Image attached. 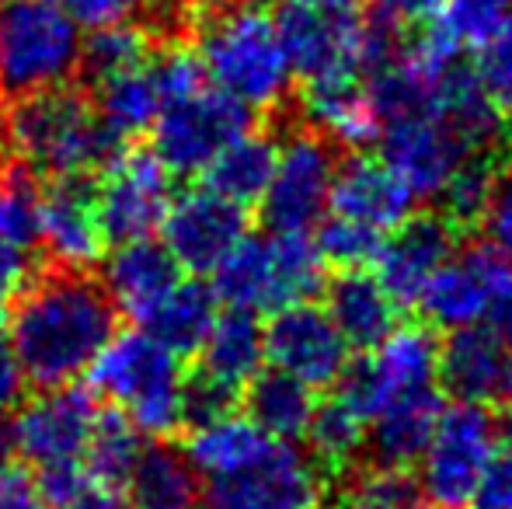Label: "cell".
Masks as SVG:
<instances>
[{
    "label": "cell",
    "instance_id": "obj_1",
    "mask_svg": "<svg viewBox=\"0 0 512 509\" xmlns=\"http://www.w3.org/2000/svg\"><path fill=\"white\" fill-rule=\"evenodd\" d=\"M115 332V307L88 272L60 269L32 279L11 307V346L28 384L56 387L84 377Z\"/></svg>",
    "mask_w": 512,
    "mask_h": 509
},
{
    "label": "cell",
    "instance_id": "obj_2",
    "mask_svg": "<svg viewBox=\"0 0 512 509\" xmlns=\"http://www.w3.org/2000/svg\"><path fill=\"white\" fill-rule=\"evenodd\" d=\"M196 56L206 81L248 112L279 109L293 88L276 14L258 0L209 4L199 18Z\"/></svg>",
    "mask_w": 512,
    "mask_h": 509
},
{
    "label": "cell",
    "instance_id": "obj_3",
    "mask_svg": "<svg viewBox=\"0 0 512 509\" xmlns=\"http://www.w3.org/2000/svg\"><path fill=\"white\" fill-rule=\"evenodd\" d=\"M4 140L21 168L53 182L84 178L119 150L95 105L67 84L14 98L4 119Z\"/></svg>",
    "mask_w": 512,
    "mask_h": 509
},
{
    "label": "cell",
    "instance_id": "obj_4",
    "mask_svg": "<svg viewBox=\"0 0 512 509\" xmlns=\"http://www.w3.org/2000/svg\"><path fill=\"white\" fill-rule=\"evenodd\" d=\"M91 394H102L143 436H171L185 426V363L147 328L112 332L84 370Z\"/></svg>",
    "mask_w": 512,
    "mask_h": 509
},
{
    "label": "cell",
    "instance_id": "obj_5",
    "mask_svg": "<svg viewBox=\"0 0 512 509\" xmlns=\"http://www.w3.org/2000/svg\"><path fill=\"white\" fill-rule=\"evenodd\" d=\"M324 262L307 231L244 234L209 276L220 304L251 314H272L286 304L314 300L324 290Z\"/></svg>",
    "mask_w": 512,
    "mask_h": 509
},
{
    "label": "cell",
    "instance_id": "obj_6",
    "mask_svg": "<svg viewBox=\"0 0 512 509\" xmlns=\"http://www.w3.org/2000/svg\"><path fill=\"white\" fill-rule=\"evenodd\" d=\"M276 28L293 77H304V81L324 74L366 77L401 49L398 25L384 18H359L352 4L286 0V7L276 14Z\"/></svg>",
    "mask_w": 512,
    "mask_h": 509
},
{
    "label": "cell",
    "instance_id": "obj_7",
    "mask_svg": "<svg viewBox=\"0 0 512 509\" xmlns=\"http://www.w3.org/2000/svg\"><path fill=\"white\" fill-rule=\"evenodd\" d=\"M84 28L60 0H4L0 7V88L21 98L60 88L81 67Z\"/></svg>",
    "mask_w": 512,
    "mask_h": 509
},
{
    "label": "cell",
    "instance_id": "obj_8",
    "mask_svg": "<svg viewBox=\"0 0 512 509\" xmlns=\"http://www.w3.org/2000/svg\"><path fill=\"white\" fill-rule=\"evenodd\" d=\"M502 443V426L495 422L492 408L474 405V401H457V405L439 412L432 436L425 443L422 457V482L429 503L439 509L467 506L474 485L481 482L485 468L495 461Z\"/></svg>",
    "mask_w": 512,
    "mask_h": 509
},
{
    "label": "cell",
    "instance_id": "obj_9",
    "mask_svg": "<svg viewBox=\"0 0 512 509\" xmlns=\"http://www.w3.org/2000/svg\"><path fill=\"white\" fill-rule=\"evenodd\" d=\"M251 126V112L213 84L178 95L161 105L154 133V154L171 175H203L206 164Z\"/></svg>",
    "mask_w": 512,
    "mask_h": 509
},
{
    "label": "cell",
    "instance_id": "obj_10",
    "mask_svg": "<svg viewBox=\"0 0 512 509\" xmlns=\"http://www.w3.org/2000/svg\"><path fill=\"white\" fill-rule=\"evenodd\" d=\"M324 475L314 457L283 440L230 475L209 478L199 509H321Z\"/></svg>",
    "mask_w": 512,
    "mask_h": 509
},
{
    "label": "cell",
    "instance_id": "obj_11",
    "mask_svg": "<svg viewBox=\"0 0 512 509\" xmlns=\"http://www.w3.org/2000/svg\"><path fill=\"white\" fill-rule=\"evenodd\" d=\"M439 381V339L425 325H394L387 339L366 349L363 360H349L338 394L363 419L401 394L436 387Z\"/></svg>",
    "mask_w": 512,
    "mask_h": 509
},
{
    "label": "cell",
    "instance_id": "obj_12",
    "mask_svg": "<svg viewBox=\"0 0 512 509\" xmlns=\"http://www.w3.org/2000/svg\"><path fill=\"white\" fill-rule=\"evenodd\" d=\"M11 422L14 454H21L35 471L49 464H84V450L102 415L95 394L74 384L39 387L28 401H18Z\"/></svg>",
    "mask_w": 512,
    "mask_h": 509
},
{
    "label": "cell",
    "instance_id": "obj_13",
    "mask_svg": "<svg viewBox=\"0 0 512 509\" xmlns=\"http://www.w3.org/2000/svg\"><path fill=\"white\" fill-rule=\"evenodd\" d=\"M171 171L154 150H115L102 164L95 206L108 241L154 238L171 203Z\"/></svg>",
    "mask_w": 512,
    "mask_h": 509
},
{
    "label": "cell",
    "instance_id": "obj_14",
    "mask_svg": "<svg viewBox=\"0 0 512 509\" xmlns=\"http://www.w3.org/2000/svg\"><path fill=\"white\" fill-rule=\"evenodd\" d=\"M338 157L321 133H293L279 143L276 171L258 199L269 231H314L328 213Z\"/></svg>",
    "mask_w": 512,
    "mask_h": 509
},
{
    "label": "cell",
    "instance_id": "obj_15",
    "mask_svg": "<svg viewBox=\"0 0 512 509\" xmlns=\"http://www.w3.org/2000/svg\"><path fill=\"white\" fill-rule=\"evenodd\" d=\"M265 328V363L297 377L310 391H324L342 381L352 360L349 342L335 328L324 304L300 300L272 311Z\"/></svg>",
    "mask_w": 512,
    "mask_h": 509
},
{
    "label": "cell",
    "instance_id": "obj_16",
    "mask_svg": "<svg viewBox=\"0 0 512 509\" xmlns=\"http://www.w3.org/2000/svg\"><path fill=\"white\" fill-rule=\"evenodd\" d=\"M377 143L380 157L398 171L401 182L415 192V199L439 196L446 178L474 154L467 136L432 109L387 119L380 126Z\"/></svg>",
    "mask_w": 512,
    "mask_h": 509
},
{
    "label": "cell",
    "instance_id": "obj_17",
    "mask_svg": "<svg viewBox=\"0 0 512 509\" xmlns=\"http://www.w3.org/2000/svg\"><path fill=\"white\" fill-rule=\"evenodd\" d=\"M161 234L164 248L182 265V272L209 276L220 258L248 234V213L244 206L223 199L220 192L199 185V189H185L182 196H171Z\"/></svg>",
    "mask_w": 512,
    "mask_h": 509
},
{
    "label": "cell",
    "instance_id": "obj_18",
    "mask_svg": "<svg viewBox=\"0 0 512 509\" xmlns=\"http://www.w3.org/2000/svg\"><path fill=\"white\" fill-rule=\"evenodd\" d=\"M457 252V227L443 213H411L384 234L373 258V276L387 286L398 307H418L429 279Z\"/></svg>",
    "mask_w": 512,
    "mask_h": 509
},
{
    "label": "cell",
    "instance_id": "obj_19",
    "mask_svg": "<svg viewBox=\"0 0 512 509\" xmlns=\"http://www.w3.org/2000/svg\"><path fill=\"white\" fill-rule=\"evenodd\" d=\"M35 241H42L46 255L60 269H95L108 248L102 217L95 206V189L84 185L81 178H56L46 192H39Z\"/></svg>",
    "mask_w": 512,
    "mask_h": 509
},
{
    "label": "cell",
    "instance_id": "obj_20",
    "mask_svg": "<svg viewBox=\"0 0 512 509\" xmlns=\"http://www.w3.org/2000/svg\"><path fill=\"white\" fill-rule=\"evenodd\" d=\"M439 381L457 401L512 408V339L485 321L453 328L439 346Z\"/></svg>",
    "mask_w": 512,
    "mask_h": 509
},
{
    "label": "cell",
    "instance_id": "obj_21",
    "mask_svg": "<svg viewBox=\"0 0 512 509\" xmlns=\"http://www.w3.org/2000/svg\"><path fill=\"white\" fill-rule=\"evenodd\" d=\"M328 213L387 234L415 213V192L401 182V175L384 157L352 154L335 168Z\"/></svg>",
    "mask_w": 512,
    "mask_h": 509
},
{
    "label": "cell",
    "instance_id": "obj_22",
    "mask_svg": "<svg viewBox=\"0 0 512 509\" xmlns=\"http://www.w3.org/2000/svg\"><path fill=\"white\" fill-rule=\"evenodd\" d=\"M182 265L171 258L164 241L136 238L119 241L112 255H105L102 286L112 300L115 314H126L136 325L150 318L157 304L168 297L182 279Z\"/></svg>",
    "mask_w": 512,
    "mask_h": 509
},
{
    "label": "cell",
    "instance_id": "obj_23",
    "mask_svg": "<svg viewBox=\"0 0 512 509\" xmlns=\"http://www.w3.org/2000/svg\"><path fill=\"white\" fill-rule=\"evenodd\" d=\"M502 262L492 248H464L446 258V265L429 279V286L418 297V307L429 314L436 328H467L485 321L492 283L499 276Z\"/></svg>",
    "mask_w": 512,
    "mask_h": 509
},
{
    "label": "cell",
    "instance_id": "obj_24",
    "mask_svg": "<svg viewBox=\"0 0 512 509\" xmlns=\"http://www.w3.org/2000/svg\"><path fill=\"white\" fill-rule=\"evenodd\" d=\"M304 112L310 126L331 143L363 150L377 143L380 116L370 102L363 74H324L310 77L304 88Z\"/></svg>",
    "mask_w": 512,
    "mask_h": 509
},
{
    "label": "cell",
    "instance_id": "obj_25",
    "mask_svg": "<svg viewBox=\"0 0 512 509\" xmlns=\"http://www.w3.org/2000/svg\"><path fill=\"white\" fill-rule=\"evenodd\" d=\"M324 311L352 353H366L391 335L401 307L370 269H342L331 283H324Z\"/></svg>",
    "mask_w": 512,
    "mask_h": 509
},
{
    "label": "cell",
    "instance_id": "obj_26",
    "mask_svg": "<svg viewBox=\"0 0 512 509\" xmlns=\"http://www.w3.org/2000/svg\"><path fill=\"white\" fill-rule=\"evenodd\" d=\"M439 412H443V398L436 387L391 398L366 419V447L373 450L377 464L411 468L422 457Z\"/></svg>",
    "mask_w": 512,
    "mask_h": 509
},
{
    "label": "cell",
    "instance_id": "obj_27",
    "mask_svg": "<svg viewBox=\"0 0 512 509\" xmlns=\"http://www.w3.org/2000/svg\"><path fill=\"white\" fill-rule=\"evenodd\" d=\"M126 509H199L203 482L182 447H171L157 436L143 443L133 471L122 482Z\"/></svg>",
    "mask_w": 512,
    "mask_h": 509
},
{
    "label": "cell",
    "instance_id": "obj_28",
    "mask_svg": "<svg viewBox=\"0 0 512 509\" xmlns=\"http://www.w3.org/2000/svg\"><path fill=\"white\" fill-rule=\"evenodd\" d=\"M199 360H203L199 374L244 391L251 377L265 370V328L258 314L237 311V307L216 314L213 328L199 346Z\"/></svg>",
    "mask_w": 512,
    "mask_h": 509
},
{
    "label": "cell",
    "instance_id": "obj_29",
    "mask_svg": "<svg viewBox=\"0 0 512 509\" xmlns=\"http://www.w3.org/2000/svg\"><path fill=\"white\" fill-rule=\"evenodd\" d=\"M95 84L98 91L91 105H95L98 119H102V126L115 143L150 133V126L157 123V112L164 105L157 77L150 70V56L143 63H136V67L98 77Z\"/></svg>",
    "mask_w": 512,
    "mask_h": 509
},
{
    "label": "cell",
    "instance_id": "obj_30",
    "mask_svg": "<svg viewBox=\"0 0 512 509\" xmlns=\"http://www.w3.org/2000/svg\"><path fill=\"white\" fill-rule=\"evenodd\" d=\"M272 436H265L248 415H241L237 408L213 419L192 422L189 440H185V457L192 461L199 478H220L230 471L244 468L248 461H255L265 447H269Z\"/></svg>",
    "mask_w": 512,
    "mask_h": 509
},
{
    "label": "cell",
    "instance_id": "obj_31",
    "mask_svg": "<svg viewBox=\"0 0 512 509\" xmlns=\"http://www.w3.org/2000/svg\"><path fill=\"white\" fill-rule=\"evenodd\" d=\"M276 154L279 143L269 133H258V129L248 126L206 164V189L220 192L223 199L248 210L269 189V178L276 171Z\"/></svg>",
    "mask_w": 512,
    "mask_h": 509
},
{
    "label": "cell",
    "instance_id": "obj_32",
    "mask_svg": "<svg viewBox=\"0 0 512 509\" xmlns=\"http://www.w3.org/2000/svg\"><path fill=\"white\" fill-rule=\"evenodd\" d=\"M216 314H220V300H216L213 286L182 276L175 290L150 311V318L140 328H147L161 346H168L171 353L185 360V356L199 353Z\"/></svg>",
    "mask_w": 512,
    "mask_h": 509
},
{
    "label": "cell",
    "instance_id": "obj_33",
    "mask_svg": "<svg viewBox=\"0 0 512 509\" xmlns=\"http://www.w3.org/2000/svg\"><path fill=\"white\" fill-rule=\"evenodd\" d=\"M248 419L262 429L265 436L283 443L304 440L310 415H314V391L300 384L297 377L283 374V370L269 367L248 381Z\"/></svg>",
    "mask_w": 512,
    "mask_h": 509
},
{
    "label": "cell",
    "instance_id": "obj_34",
    "mask_svg": "<svg viewBox=\"0 0 512 509\" xmlns=\"http://www.w3.org/2000/svg\"><path fill=\"white\" fill-rule=\"evenodd\" d=\"M304 440L314 464L328 471H349L366 447V419L342 394H335V398L314 405Z\"/></svg>",
    "mask_w": 512,
    "mask_h": 509
},
{
    "label": "cell",
    "instance_id": "obj_35",
    "mask_svg": "<svg viewBox=\"0 0 512 509\" xmlns=\"http://www.w3.org/2000/svg\"><path fill=\"white\" fill-rule=\"evenodd\" d=\"M429 39L453 56L481 49L512 21V0H443L432 14Z\"/></svg>",
    "mask_w": 512,
    "mask_h": 509
},
{
    "label": "cell",
    "instance_id": "obj_36",
    "mask_svg": "<svg viewBox=\"0 0 512 509\" xmlns=\"http://www.w3.org/2000/svg\"><path fill=\"white\" fill-rule=\"evenodd\" d=\"M140 436L143 433L122 412L98 415L95 433H91L88 450H84V471H88L91 482L122 489V482H126V475L133 471L136 457L143 450Z\"/></svg>",
    "mask_w": 512,
    "mask_h": 509
},
{
    "label": "cell",
    "instance_id": "obj_37",
    "mask_svg": "<svg viewBox=\"0 0 512 509\" xmlns=\"http://www.w3.org/2000/svg\"><path fill=\"white\" fill-rule=\"evenodd\" d=\"M422 482L408 468L377 464L363 471L345 492V509H429Z\"/></svg>",
    "mask_w": 512,
    "mask_h": 509
},
{
    "label": "cell",
    "instance_id": "obj_38",
    "mask_svg": "<svg viewBox=\"0 0 512 509\" xmlns=\"http://www.w3.org/2000/svg\"><path fill=\"white\" fill-rule=\"evenodd\" d=\"M147 56H150V39L136 21L91 28V35H84V46H81V63L95 74V81L115 74V70L136 67Z\"/></svg>",
    "mask_w": 512,
    "mask_h": 509
},
{
    "label": "cell",
    "instance_id": "obj_39",
    "mask_svg": "<svg viewBox=\"0 0 512 509\" xmlns=\"http://www.w3.org/2000/svg\"><path fill=\"white\" fill-rule=\"evenodd\" d=\"M495 175L499 171L485 161V157H467L450 178L439 189V199H443V217L450 220L453 227H471L481 224L488 210V199H492L495 189Z\"/></svg>",
    "mask_w": 512,
    "mask_h": 509
},
{
    "label": "cell",
    "instance_id": "obj_40",
    "mask_svg": "<svg viewBox=\"0 0 512 509\" xmlns=\"http://www.w3.org/2000/svg\"><path fill=\"white\" fill-rule=\"evenodd\" d=\"M314 231H317L314 241L321 248L324 262L338 265V269H370L373 258L380 252V241H384L380 231L356 224L349 217H338V213L321 217V224Z\"/></svg>",
    "mask_w": 512,
    "mask_h": 509
},
{
    "label": "cell",
    "instance_id": "obj_41",
    "mask_svg": "<svg viewBox=\"0 0 512 509\" xmlns=\"http://www.w3.org/2000/svg\"><path fill=\"white\" fill-rule=\"evenodd\" d=\"M39 192L42 189H35V175L21 164L0 175V238L32 248L35 220H39Z\"/></svg>",
    "mask_w": 512,
    "mask_h": 509
},
{
    "label": "cell",
    "instance_id": "obj_42",
    "mask_svg": "<svg viewBox=\"0 0 512 509\" xmlns=\"http://www.w3.org/2000/svg\"><path fill=\"white\" fill-rule=\"evenodd\" d=\"M478 74L481 88L488 91V98L495 102V109H509L512 112V21L495 35L492 42L478 49Z\"/></svg>",
    "mask_w": 512,
    "mask_h": 509
},
{
    "label": "cell",
    "instance_id": "obj_43",
    "mask_svg": "<svg viewBox=\"0 0 512 509\" xmlns=\"http://www.w3.org/2000/svg\"><path fill=\"white\" fill-rule=\"evenodd\" d=\"M481 224H485L488 234V248L499 258L512 262V168L495 175V189Z\"/></svg>",
    "mask_w": 512,
    "mask_h": 509
},
{
    "label": "cell",
    "instance_id": "obj_44",
    "mask_svg": "<svg viewBox=\"0 0 512 509\" xmlns=\"http://www.w3.org/2000/svg\"><path fill=\"white\" fill-rule=\"evenodd\" d=\"M32 279H35V262L28 255V248L0 238V318L11 314V307L18 304V297L28 290Z\"/></svg>",
    "mask_w": 512,
    "mask_h": 509
},
{
    "label": "cell",
    "instance_id": "obj_45",
    "mask_svg": "<svg viewBox=\"0 0 512 509\" xmlns=\"http://www.w3.org/2000/svg\"><path fill=\"white\" fill-rule=\"evenodd\" d=\"M81 28H102V25H122V21H136L147 0H60Z\"/></svg>",
    "mask_w": 512,
    "mask_h": 509
},
{
    "label": "cell",
    "instance_id": "obj_46",
    "mask_svg": "<svg viewBox=\"0 0 512 509\" xmlns=\"http://www.w3.org/2000/svg\"><path fill=\"white\" fill-rule=\"evenodd\" d=\"M471 509H512V454H495V461L485 468L481 482L474 485Z\"/></svg>",
    "mask_w": 512,
    "mask_h": 509
},
{
    "label": "cell",
    "instance_id": "obj_47",
    "mask_svg": "<svg viewBox=\"0 0 512 509\" xmlns=\"http://www.w3.org/2000/svg\"><path fill=\"white\" fill-rule=\"evenodd\" d=\"M88 471H84L81 461L74 464H49V468H39L35 471V489L39 496L46 499L49 509H56L60 503H67L81 485H88Z\"/></svg>",
    "mask_w": 512,
    "mask_h": 509
},
{
    "label": "cell",
    "instance_id": "obj_48",
    "mask_svg": "<svg viewBox=\"0 0 512 509\" xmlns=\"http://www.w3.org/2000/svg\"><path fill=\"white\" fill-rule=\"evenodd\" d=\"M25 370H21L18 356H14L11 335L0 328V415L14 412L21 398H25Z\"/></svg>",
    "mask_w": 512,
    "mask_h": 509
},
{
    "label": "cell",
    "instance_id": "obj_49",
    "mask_svg": "<svg viewBox=\"0 0 512 509\" xmlns=\"http://www.w3.org/2000/svg\"><path fill=\"white\" fill-rule=\"evenodd\" d=\"M485 325H492L499 335L512 339V262H502L499 276L492 283V297H488Z\"/></svg>",
    "mask_w": 512,
    "mask_h": 509
},
{
    "label": "cell",
    "instance_id": "obj_50",
    "mask_svg": "<svg viewBox=\"0 0 512 509\" xmlns=\"http://www.w3.org/2000/svg\"><path fill=\"white\" fill-rule=\"evenodd\" d=\"M0 509H49V503L39 496L32 478L7 468L0 471Z\"/></svg>",
    "mask_w": 512,
    "mask_h": 509
},
{
    "label": "cell",
    "instance_id": "obj_51",
    "mask_svg": "<svg viewBox=\"0 0 512 509\" xmlns=\"http://www.w3.org/2000/svg\"><path fill=\"white\" fill-rule=\"evenodd\" d=\"M443 0H373L377 7V18L391 21V25H418V21H429L439 11Z\"/></svg>",
    "mask_w": 512,
    "mask_h": 509
},
{
    "label": "cell",
    "instance_id": "obj_52",
    "mask_svg": "<svg viewBox=\"0 0 512 509\" xmlns=\"http://www.w3.org/2000/svg\"><path fill=\"white\" fill-rule=\"evenodd\" d=\"M56 509H126V499H122L119 489H112V485L88 482Z\"/></svg>",
    "mask_w": 512,
    "mask_h": 509
},
{
    "label": "cell",
    "instance_id": "obj_53",
    "mask_svg": "<svg viewBox=\"0 0 512 509\" xmlns=\"http://www.w3.org/2000/svg\"><path fill=\"white\" fill-rule=\"evenodd\" d=\"M14 461V440H11V422H4L0 415V471H7Z\"/></svg>",
    "mask_w": 512,
    "mask_h": 509
},
{
    "label": "cell",
    "instance_id": "obj_54",
    "mask_svg": "<svg viewBox=\"0 0 512 509\" xmlns=\"http://www.w3.org/2000/svg\"><path fill=\"white\" fill-rule=\"evenodd\" d=\"M502 440H506V443H509V454H512V412H509L506 426H502Z\"/></svg>",
    "mask_w": 512,
    "mask_h": 509
},
{
    "label": "cell",
    "instance_id": "obj_55",
    "mask_svg": "<svg viewBox=\"0 0 512 509\" xmlns=\"http://www.w3.org/2000/svg\"><path fill=\"white\" fill-rule=\"evenodd\" d=\"M304 4H352V0H304Z\"/></svg>",
    "mask_w": 512,
    "mask_h": 509
},
{
    "label": "cell",
    "instance_id": "obj_56",
    "mask_svg": "<svg viewBox=\"0 0 512 509\" xmlns=\"http://www.w3.org/2000/svg\"><path fill=\"white\" fill-rule=\"evenodd\" d=\"M509 143H512V126H509Z\"/></svg>",
    "mask_w": 512,
    "mask_h": 509
},
{
    "label": "cell",
    "instance_id": "obj_57",
    "mask_svg": "<svg viewBox=\"0 0 512 509\" xmlns=\"http://www.w3.org/2000/svg\"><path fill=\"white\" fill-rule=\"evenodd\" d=\"M460 509H464V506H460Z\"/></svg>",
    "mask_w": 512,
    "mask_h": 509
}]
</instances>
